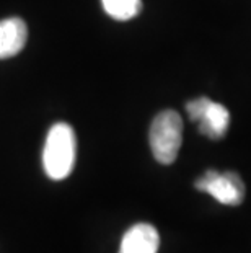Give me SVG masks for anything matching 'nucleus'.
Masks as SVG:
<instances>
[{"mask_svg": "<svg viewBox=\"0 0 251 253\" xmlns=\"http://www.w3.org/2000/svg\"><path fill=\"white\" fill-rule=\"evenodd\" d=\"M77 154V139L72 126L67 123H57L47 132L42 167L51 180H64L72 173Z\"/></svg>", "mask_w": 251, "mask_h": 253, "instance_id": "nucleus-1", "label": "nucleus"}, {"mask_svg": "<svg viewBox=\"0 0 251 253\" xmlns=\"http://www.w3.org/2000/svg\"><path fill=\"white\" fill-rule=\"evenodd\" d=\"M150 149L157 162L173 164L183 142V120L175 110H165L153 118L150 126Z\"/></svg>", "mask_w": 251, "mask_h": 253, "instance_id": "nucleus-2", "label": "nucleus"}, {"mask_svg": "<svg viewBox=\"0 0 251 253\" xmlns=\"http://www.w3.org/2000/svg\"><path fill=\"white\" fill-rule=\"evenodd\" d=\"M196 190L209 193L218 203L225 206H240L245 198V185L235 171H220L207 170L199 180L194 183Z\"/></svg>", "mask_w": 251, "mask_h": 253, "instance_id": "nucleus-3", "label": "nucleus"}, {"mask_svg": "<svg viewBox=\"0 0 251 253\" xmlns=\"http://www.w3.org/2000/svg\"><path fill=\"white\" fill-rule=\"evenodd\" d=\"M158 230L152 224L139 222L122 237L119 253H158Z\"/></svg>", "mask_w": 251, "mask_h": 253, "instance_id": "nucleus-4", "label": "nucleus"}, {"mask_svg": "<svg viewBox=\"0 0 251 253\" xmlns=\"http://www.w3.org/2000/svg\"><path fill=\"white\" fill-rule=\"evenodd\" d=\"M28 28L21 18H7L0 21V59L17 56L26 44Z\"/></svg>", "mask_w": 251, "mask_h": 253, "instance_id": "nucleus-5", "label": "nucleus"}, {"mask_svg": "<svg viewBox=\"0 0 251 253\" xmlns=\"http://www.w3.org/2000/svg\"><path fill=\"white\" fill-rule=\"evenodd\" d=\"M199 132L212 141H218L227 134L228 125H230V113L220 103L211 101L206 113L199 121Z\"/></svg>", "mask_w": 251, "mask_h": 253, "instance_id": "nucleus-6", "label": "nucleus"}, {"mask_svg": "<svg viewBox=\"0 0 251 253\" xmlns=\"http://www.w3.org/2000/svg\"><path fill=\"white\" fill-rule=\"evenodd\" d=\"M101 3L109 17L119 21L134 18L142 10L141 0H101Z\"/></svg>", "mask_w": 251, "mask_h": 253, "instance_id": "nucleus-7", "label": "nucleus"}, {"mask_svg": "<svg viewBox=\"0 0 251 253\" xmlns=\"http://www.w3.org/2000/svg\"><path fill=\"white\" fill-rule=\"evenodd\" d=\"M211 98H206V96H201V98H196V100H191L188 101L186 105V111H188V116L191 121H199L202 115L206 113L207 106L211 105Z\"/></svg>", "mask_w": 251, "mask_h": 253, "instance_id": "nucleus-8", "label": "nucleus"}]
</instances>
